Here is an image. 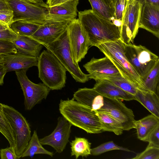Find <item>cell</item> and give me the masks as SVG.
<instances>
[{"label": "cell", "instance_id": "cell-1", "mask_svg": "<svg viewBox=\"0 0 159 159\" xmlns=\"http://www.w3.org/2000/svg\"><path fill=\"white\" fill-rule=\"evenodd\" d=\"M78 15L88 35L91 46L96 47L100 43L120 39V28L97 15L91 9L80 11Z\"/></svg>", "mask_w": 159, "mask_h": 159}, {"label": "cell", "instance_id": "cell-2", "mask_svg": "<svg viewBox=\"0 0 159 159\" xmlns=\"http://www.w3.org/2000/svg\"><path fill=\"white\" fill-rule=\"evenodd\" d=\"M59 110L62 116L72 125L88 133L98 134L103 132L102 125L95 111L73 98L61 99Z\"/></svg>", "mask_w": 159, "mask_h": 159}, {"label": "cell", "instance_id": "cell-3", "mask_svg": "<svg viewBox=\"0 0 159 159\" xmlns=\"http://www.w3.org/2000/svg\"><path fill=\"white\" fill-rule=\"evenodd\" d=\"M124 45L120 39L100 43L96 47L111 60L123 77L137 89L146 91L140 76L125 56Z\"/></svg>", "mask_w": 159, "mask_h": 159}, {"label": "cell", "instance_id": "cell-4", "mask_svg": "<svg viewBox=\"0 0 159 159\" xmlns=\"http://www.w3.org/2000/svg\"><path fill=\"white\" fill-rule=\"evenodd\" d=\"M39 77L51 90L61 89L65 86L66 70L48 50H43L38 57Z\"/></svg>", "mask_w": 159, "mask_h": 159}, {"label": "cell", "instance_id": "cell-5", "mask_svg": "<svg viewBox=\"0 0 159 159\" xmlns=\"http://www.w3.org/2000/svg\"><path fill=\"white\" fill-rule=\"evenodd\" d=\"M57 58L77 82L85 83L90 79L84 73L73 57L66 30L56 40L45 47Z\"/></svg>", "mask_w": 159, "mask_h": 159}, {"label": "cell", "instance_id": "cell-6", "mask_svg": "<svg viewBox=\"0 0 159 159\" xmlns=\"http://www.w3.org/2000/svg\"><path fill=\"white\" fill-rule=\"evenodd\" d=\"M5 117L12 129L15 142V153L18 159L22 157L31 137L30 124L25 118L14 108L2 104Z\"/></svg>", "mask_w": 159, "mask_h": 159}, {"label": "cell", "instance_id": "cell-7", "mask_svg": "<svg viewBox=\"0 0 159 159\" xmlns=\"http://www.w3.org/2000/svg\"><path fill=\"white\" fill-rule=\"evenodd\" d=\"M124 46L126 58L142 80L159 61V57L140 45L125 43Z\"/></svg>", "mask_w": 159, "mask_h": 159}, {"label": "cell", "instance_id": "cell-8", "mask_svg": "<svg viewBox=\"0 0 159 159\" xmlns=\"http://www.w3.org/2000/svg\"><path fill=\"white\" fill-rule=\"evenodd\" d=\"M142 5L138 0H125L120 39L125 44L133 43L138 34Z\"/></svg>", "mask_w": 159, "mask_h": 159}, {"label": "cell", "instance_id": "cell-9", "mask_svg": "<svg viewBox=\"0 0 159 159\" xmlns=\"http://www.w3.org/2000/svg\"><path fill=\"white\" fill-rule=\"evenodd\" d=\"M13 11V21L42 25L46 22L47 8L20 0H6Z\"/></svg>", "mask_w": 159, "mask_h": 159}, {"label": "cell", "instance_id": "cell-10", "mask_svg": "<svg viewBox=\"0 0 159 159\" xmlns=\"http://www.w3.org/2000/svg\"><path fill=\"white\" fill-rule=\"evenodd\" d=\"M66 30L73 57L78 63L84 58L91 46L88 35L76 18L68 24Z\"/></svg>", "mask_w": 159, "mask_h": 159}, {"label": "cell", "instance_id": "cell-11", "mask_svg": "<svg viewBox=\"0 0 159 159\" xmlns=\"http://www.w3.org/2000/svg\"><path fill=\"white\" fill-rule=\"evenodd\" d=\"M27 70H21L15 71V73L23 92L25 109L30 111L45 99L51 90L43 83L36 84L31 82L26 75Z\"/></svg>", "mask_w": 159, "mask_h": 159}, {"label": "cell", "instance_id": "cell-12", "mask_svg": "<svg viewBox=\"0 0 159 159\" xmlns=\"http://www.w3.org/2000/svg\"><path fill=\"white\" fill-rule=\"evenodd\" d=\"M103 96V105L97 111L111 115L121 124L124 130L134 128L136 120L132 110L127 107L121 99Z\"/></svg>", "mask_w": 159, "mask_h": 159}, {"label": "cell", "instance_id": "cell-13", "mask_svg": "<svg viewBox=\"0 0 159 159\" xmlns=\"http://www.w3.org/2000/svg\"><path fill=\"white\" fill-rule=\"evenodd\" d=\"M72 126L63 116L59 117L54 131L49 135L39 139L40 143L51 146L58 153L62 152L69 141Z\"/></svg>", "mask_w": 159, "mask_h": 159}, {"label": "cell", "instance_id": "cell-14", "mask_svg": "<svg viewBox=\"0 0 159 159\" xmlns=\"http://www.w3.org/2000/svg\"><path fill=\"white\" fill-rule=\"evenodd\" d=\"M83 66L89 73V79L95 81L106 76L121 75L113 62L106 56L99 59L93 57Z\"/></svg>", "mask_w": 159, "mask_h": 159}, {"label": "cell", "instance_id": "cell-15", "mask_svg": "<svg viewBox=\"0 0 159 159\" xmlns=\"http://www.w3.org/2000/svg\"><path fill=\"white\" fill-rule=\"evenodd\" d=\"M70 22L63 21L45 23L40 25L29 37L46 47L57 40L64 33Z\"/></svg>", "mask_w": 159, "mask_h": 159}, {"label": "cell", "instance_id": "cell-16", "mask_svg": "<svg viewBox=\"0 0 159 159\" xmlns=\"http://www.w3.org/2000/svg\"><path fill=\"white\" fill-rule=\"evenodd\" d=\"M79 0H69L59 5L47 8L45 23L68 21L76 18Z\"/></svg>", "mask_w": 159, "mask_h": 159}, {"label": "cell", "instance_id": "cell-17", "mask_svg": "<svg viewBox=\"0 0 159 159\" xmlns=\"http://www.w3.org/2000/svg\"><path fill=\"white\" fill-rule=\"evenodd\" d=\"M139 28L144 29L159 38V7L146 3L142 4Z\"/></svg>", "mask_w": 159, "mask_h": 159}, {"label": "cell", "instance_id": "cell-18", "mask_svg": "<svg viewBox=\"0 0 159 159\" xmlns=\"http://www.w3.org/2000/svg\"><path fill=\"white\" fill-rule=\"evenodd\" d=\"M38 57L17 52L4 55L5 65L7 72L27 70L37 66Z\"/></svg>", "mask_w": 159, "mask_h": 159}, {"label": "cell", "instance_id": "cell-19", "mask_svg": "<svg viewBox=\"0 0 159 159\" xmlns=\"http://www.w3.org/2000/svg\"><path fill=\"white\" fill-rule=\"evenodd\" d=\"M103 97L93 88H84L75 92L72 98L93 110L98 111L103 105Z\"/></svg>", "mask_w": 159, "mask_h": 159}, {"label": "cell", "instance_id": "cell-20", "mask_svg": "<svg viewBox=\"0 0 159 159\" xmlns=\"http://www.w3.org/2000/svg\"><path fill=\"white\" fill-rule=\"evenodd\" d=\"M93 88L101 94L108 97L125 101L135 100L134 95L104 79L97 80Z\"/></svg>", "mask_w": 159, "mask_h": 159}, {"label": "cell", "instance_id": "cell-21", "mask_svg": "<svg viewBox=\"0 0 159 159\" xmlns=\"http://www.w3.org/2000/svg\"><path fill=\"white\" fill-rule=\"evenodd\" d=\"M137 100L151 113L159 118V98L157 93L137 89L134 95Z\"/></svg>", "mask_w": 159, "mask_h": 159}, {"label": "cell", "instance_id": "cell-22", "mask_svg": "<svg viewBox=\"0 0 159 159\" xmlns=\"http://www.w3.org/2000/svg\"><path fill=\"white\" fill-rule=\"evenodd\" d=\"M18 52L27 55L39 57L43 45L26 36L18 35L17 38L12 41Z\"/></svg>", "mask_w": 159, "mask_h": 159}, {"label": "cell", "instance_id": "cell-23", "mask_svg": "<svg viewBox=\"0 0 159 159\" xmlns=\"http://www.w3.org/2000/svg\"><path fill=\"white\" fill-rule=\"evenodd\" d=\"M159 125V118L152 114L136 120L135 128L136 129L138 138L141 140L148 142L151 132Z\"/></svg>", "mask_w": 159, "mask_h": 159}, {"label": "cell", "instance_id": "cell-24", "mask_svg": "<svg viewBox=\"0 0 159 159\" xmlns=\"http://www.w3.org/2000/svg\"><path fill=\"white\" fill-rule=\"evenodd\" d=\"M92 10L98 16L112 21L114 19V8L111 0H88Z\"/></svg>", "mask_w": 159, "mask_h": 159}, {"label": "cell", "instance_id": "cell-25", "mask_svg": "<svg viewBox=\"0 0 159 159\" xmlns=\"http://www.w3.org/2000/svg\"><path fill=\"white\" fill-rule=\"evenodd\" d=\"M103 127V132H113L117 135L123 133L124 130L121 124L109 114L105 112L94 111Z\"/></svg>", "mask_w": 159, "mask_h": 159}, {"label": "cell", "instance_id": "cell-26", "mask_svg": "<svg viewBox=\"0 0 159 159\" xmlns=\"http://www.w3.org/2000/svg\"><path fill=\"white\" fill-rule=\"evenodd\" d=\"M38 154L47 155L51 157L54 155L53 152L47 150L42 146L40 142L37 131L34 130L21 157H32L34 155Z\"/></svg>", "mask_w": 159, "mask_h": 159}, {"label": "cell", "instance_id": "cell-27", "mask_svg": "<svg viewBox=\"0 0 159 159\" xmlns=\"http://www.w3.org/2000/svg\"><path fill=\"white\" fill-rule=\"evenodd\" d=\"M70 144L71 156H75L76 159L80 156L86 157L91 155V143L85 138L75 137Z\"/></svg>", "mask_w": 159, "mask_h": 159}, {"label": "cell", "instance_id": "cell-28", "mask_svg": "<svg viewBox=\"0 0 159 159\" xmlns=\"http://www.w3.org/2000/svg\"><path fill=\"white\" fill-rule=\"evenodd\" d=\"M40 25L19 21L13 22L10 28L17 35L31 37Z\"/></svg>", "mask_w": 159, "mask_h": 159}, {"label": "cell", "instance_id": "cell-29", "mask_svg": "<svg viewBox=\"0 0 159 159\" xmlns=\"http://www.w3.org/2000/svg\"><path fill=\"white\" fill-rule=\"evenodd\" d=\"M0 133L6 138L10 146L15 148V142L12 128L5 117L3 109L2 103L0 102Z\"/></svg>", "mask_w": 159, "mask_h": 159}, {"label": "cell", "instance_id": "cell-30", "mask_svg": "<svg viewBox=\"0 0 159 159\" xmlns=\"http://www.w3.org/2000/svg\"><path fill=\"white\" fill-rule=\"evenodd\" d=\"M159 77V61H158L147 76L142 81L146 91L156 93L158 89Z\"/></svg>", "mask_w": 159, "mask_h": 159}, {"label": "cell", "instance_id": "cell-31", "mask_svg": "<svg viewBox=\"0 0 159 159\" xmlns=\"http://www.w3.org/2000/svg\"><path fill=\"white\" fill-rule=\"evenodd\" d=\"M102 79L108 80L124 91L134 96L136 93L137 89L121 75L106 76Z\"/></svg>", "mask_w": 159, "mask_h": 159}, {"label": "cell", "instance_id": "cell-32", "mask_svg": "<svg viewBox=\"0 0 159 159\" xmlns=\"http://www.w3.org/2000/svg\"><path fill=\"white\" fill-rule=\"evenodd\" d=\"M115 150H121L126 152L130 151L128 149L116 145L113 141H110L91 149V155L98 156L106 152Z\"/></svg>", "mask_w": 159, "mask_h": 159}, {"label": "cell", "instance_id": "cell-33", "mask_svg": "<svg viewBox=\"0 0 159 159\" xmlns=\"http://www.w3.org/2000/svg\"><path fill=\"white\" fill-rule=\"evenodd\" d=\"M134 159H159V147L148 144L142 152L137 154Z\"/></svg>", "mask_w": 159, "mask_h": 159}, {"label": "cell", "instance_id": "cell-34", "mask_svg": "<svg viewBox=\"0 0 159 159\" xmlns=\"http://www.w3.org/2000/svg\"><path fill=\"white\" fill-rule=\"evenodd\" d=\"M17 52L16 48L12 41L0 40V55H6Z\"/></svg>", "mask_w": 159, "mask_h": 159}, {"label": "cell", "instance_id": "cell-35", "mask_svg": "<svg viewBox=\"0 0 159 159\" xmlns=\"http://www.w3.org/2000/svg\"><path fill=\"white\" fill-rule=\"evenodd\" d=\"M111 0L114 8V20L121 21L125 0Z\"/></svg>", "mask_w": 159, "mask_h": 159}, {"label": "cell", "instance_id": "cell-36", "mask_svg": "<svg viewBox=\"0 0 159 159\" xmlns=\"http://www.w3.org/2000/svg\"><path fill=\"white\" fill-rule=\"evenodd\" d=\"M13 13L11 9L3 10L0 11V22L10 27L13 22Z\"/></svg>", "mask_w": 159, "mask_h": 159}, {"label": "cell", "instance_id": "cell-37", "mask_svg": "<svg viewBox=\"0 0 159 159\" xmlns=\"http://www.w3.org/2000/svg\"><path fill=\"white\" fill-rule=\"evenodd\" d=\"M0 157L1 159H18L14 149L10 146L0 150Z\"/></svg>", "mask_w": 159, "mask_h": 159}, {"label": "cell", "instance_id": "cell-38", "mask_svg": "<svg viewBox=\"0 0 159 159\" xmlns=\"http://www.w3.org/2000/svg\"><path fill=\"white\" fill-rule=\"evenodd\" d=\"M148 142L149 144L159 147V125L151 132Z\"/></svg>", "mask_w": 159, "mask_h": 159}, {"label": "cell", "instance_id": "cell-39", "mask_svg": "<svg viewBox=\"0 0 159 159\" xmlns=\"http://www.w3.org/2000/svg\"><path fill=\"white\" fill-rule=\"evenodd\" d=\"M18 36L10 27L4 30L0 31V40L12 41L16 39Z\"/></svg>", "mask_w": 159, "mask_h": 159}, {"label": "cell", "instance_id": "cell-40", "mask_svg": "<svg viewBox=\"0 0 159 159\" xmlns=\"http://www.w3.org/2000/svg\"><path fill=\"white\" fill-rule=\"evenodd\" d=\"M7 68L3 61L0 62V85L3 84L4 77L7 72Z\"/></svg>", "mask_w": 159, "mask_h": 159}, {"label": "cell", "instance_id": "cell-41", "mask_svg": "<svg viewBox=\"0 0 159 159\" xmlns=\"http://www.w3.org/2000/svg\"><path fill=\"white\" fill-rule=\"evenodd\" d=\"M69 0H47L46 4L49 7H52L62 3Z\"/></svg>", "mask_w": 159, "mask_h": 159}, {"label": "cell", "instance_id": "cell-42", "mask_svg": "<svg viewBox=\"0 0 159 159\" xmlns=\"http://www.w3.org/2000/svg\"><path fill=\"white\" fill-rule=\"evenodd\" d=\"M20 1H24L29 3L33 4H36L40 6L41 7L48 8V6L44 2L43 0H20Z\"/></svg>", "mask_w": 159, "mask_h": 159}, {"label": "cell", "instance_id": "cell-43", "mask_svg": "<svg viewBox=\"0 0 159 159\" xmlns=\"http://www.w3.org/2000/svg\"><path fill=\"white\" fill-rule=\"evenodd\" d=\"M142 4L148 3L151 4L156 7H159V0H138Z\"/></svg>", "mask_w": 159, "mask_h": 159}, {"label": "cell", "instance_id": "cell-44", "mask_svg": "<svg viewBox=\"0 0 159 159\" xmlns=\"http://www.w3.org/2000/svg\"><path fill=\"white\" fill-rule=\"evenodd\" d=\"M11 9L6 0H0V11L3 10Z\"/></svg>", "mask_w": 159, "mask_h": 159}, {"label": "cell", "instance_id": "cell-45", "mask_svg": "<svg viewBox=\"0 0 159 159\" xmlns=\"http://www.w3.org/2000/svg\"><path fill=\"white\" fill-rule=\"evenodd\" d=\"M10 27L7 25L0 23V31L6 30Z\"/></svg>", "mask_w": 159, "mask_h": 159}, {"label": "cell", "instance_id": "cell-46", "mask_svg": "<svg viewBox=\"0 0 159 159\" xmlns=\"http://www.w3.org/2000/svg\"><path fill=\"white\" fill-rule=\"evenodd\" d=\"M4 60V55H0V62Z\"/></svg>", "mask_w": 159, "mask_h": 159}, {"label": "cell", "instance_id": "cell-47", "mask_svg": "<svg viewBox=\"0 0 159 159\" xmlns=\"http://www.w3.org/2000/svg\"><path fill=\"white\" fill-rule=\"evenodd\" d=\"M0 23H1V22H0Z\"/></svg>", "mask_w": 159, "mask_h": 159}]
</instances>
